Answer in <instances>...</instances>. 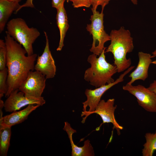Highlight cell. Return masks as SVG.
<instances>
[{
    "label": "cell",
    "instance_id": "28",
    "mask_svg": "<svg viewBox=\"0 0 156 156\" xmlns=\"http://www.w3.org/2000/svg\"><path fill=\"white\" fill-rule=\"evenodd\" d=\"M152 55H151V57L153 58L156 57V49L152 53Z\"/></svg>",
    "mask_w": 156,
    "mask_h": 156
},
{
    "label": "cell",
    "instance_id": "9",
    "mask_svg": "<svg viewBox=\"0 0 156 156\" xmlns=\"http://www.w3.org/2000/svg\"><path fill=\"white\" fill-rule=\"evenodd\" d=\"M45 102L42 96L39 98L27 96L23 92L17 89L12 92L7 97L4 102V107L6 112H12L30 104H36L41 106Z\"/></svg>",
    "mask_w": 156,
    "mask_h": 156
},
{
    "label": "cell",
    "instance_id": "24",
    "mask_svg": "<svg viewBox=\"0 0 156 156\" xmlns=\"http://www.w3.org/2000/svg\"><path fill=\"white\" fill-rule=\"evenodd\" d=\"M52 6L56 9L60 5L64 3L66 0H51Z\"/></svg>",
    "mask_w": 156,
    "mask_h": 156
},
{
    "label": "cell",
    "instance_id": "8",
    "mask_svg": "<svg viewBox=\"0 0 156 156\" xmlns=\"http://www.w3.org/2000/svg\"><path fill=\"white\" fill-rule=\"evenodd\" d=\"M46 79L39 72L31 71L21 84L19 90L23 92L26 96L40 97L45 88Z\"/></svg>",
    "mask_w": 156,
    "mask_h": 156
},
{
    "label": "cell",
    "instance_id": "23",
    "mask_svg": "<svg viewBox=\"0 0 156 156\" xmlns=\"http://www.w3.org/2000/svg\"><path fill=\"white\" fill-rule=\"evenodd\" d=\"M33 0H27L25 3L20 5L19 8L15 12V13H16L20 10L23 7L34 8V5L33 3Z\"/></svg>",
    "mask_w": 156,
    "mask_h": 156
},
{
    "label": "cell",
    "instance_id": "17",
    "mask_svg": "<svg viewBox=\"0 0 156 156\" xmlns=\"http://www.w3.org/2000/svg\"><path fill=\"white\" fill-rule=\"evenodd\" d=\"M11 127L0 128V155L6 156L10 146Z\"/></svg>",
    "mask_w": 156,
    "mask_h": 156
},
{
    "label": "cell",
    "instance_id": "18",
    "mask_svg": "<svg viewBox=\"0 0 156 156\" xmlns=\"http://www.w3.org/2000/svg\"><path fill=\"white\" fill-rule=\"evenodd\" d=\"M146 142L142 149L143 156H152L156 151V130L155 133H147L145 135Z\"/></svg>",
    "mask_w": 156,
    "mask_h": 156
},
{
    "label": "cell",
    "instance_id": "20",
    "mask_svg": "<svg viewBox=\"0 0 156 156\" xmlns=\"http://www.w3.org/2000/svg\"><path fill=\"white\" fill-rule=\"evenodd\" d=\"M7 48L5 41L0 40V70L6 68Z\"/></svg>",
    "mask_w": 156,
    "mask_h": 156
},
{
    "label": "cell",
    "instance_id": "16",
    "mask_svg": "<svg viewBox=\"0 0 156 156\" xmlns=\"http://www.w3.org/2000/svg\"><path fill=\"white\" fill-rule=\"evenodd\" d=\"M20 5L19 2L9 0H0V33L4 30L6 23L13 12Z\"/></svg>",
    "mask_w": 156,
    "mask_h": 156
},
{
    "label": "cell",
    "instance_id": "3",
    "mask_svg": "<svg viewBox=\"0 0 156 156\" xmlns=\"http://www.w3.org/2000/svg\"><path fill=\"white\" fill-rule=\"evenodd\" d=\"M106 48H104L99 57L93 53L89 55L87 59L91 66L85 70L84 78L96 88L114 82L112 77L117 72L116 66L106 60L105 53Z\"/></svg>",
    "mask_w": 156,
    "mask_h": 156
},
{
    "label": "cell",
    "instance_id": "15",
    "mask_svg": "<svg viewBox=\"0 0 156 156\" xmlns=\"http://www.w3.org/2000/svg\"><path fill=\"white\" fill-rule=\"evenodd\" d=\"M56 20L60 33V40L57 51H61L64 47V38L69 27L67 14L64 7V4L56 9Z\"/></svg>",
    "mask_w": 156,
    "mask_h": 156
},
{
    "label": "cell",
    "instance_id": "4",
    "mask_svg": "<svg viewBox=\"0 0 156 156\" xmlns=\"http://www.w3.org/2000/svg\"><path fill=\"white\" fill-rule=\"evenodd\" d=\"M7 29L9 34L25 49L27 55L34 54L33 44L40 35L38 29L29 27L25 21L20 18H14L8 21Z\"/></svg>",
    "mask_w": 156,
    "mask_h": 156
},
{
    "label": "cell",
    "instance_id": "22",
    "mask_svg": "<svg viewBox=\"0 0 156 156\" xmlns=\"http://www.w3.org/2000/svg\"><path fill=\"white\" fill-rule=\"evenodd\" d=\"M104 0H90L91 5L92 6V10H96L98 6L101 5L102 6V10H103Z\"/></svg>",
    "mask_w": 156,
    "mask_h": 156
},
{
    "label": "cell",
    "instance_id": "12",
    "mask_svg": "<svg viewBox=\"0 0 156 156\" xmlns=\"http://www.w3.org/2000/svg\"><path fill=\"white\" fill-rule=\"evenodd\" d=\"M138 55L139 61L137 66L129 76L131 79L127 83L129 85L138 80L144 81L148 76V68L152 62L151 55L142 51L139 52Z\"/></svg>",
    "mask_w": 156,
    "mask_h": 156
},
{
    "label": "cell",
    "instance_id": "19",
    "mask_svg": "<svg viewBox=\"0 0 156 156\" xmlns=\"http://www.w3.org/2000/svg\"><path fill=\"white\" fill-rule=\"evenodd\" d=\"M8 70L7 67L0 70V99L5 95L8 91L7 79Z\"/></svg>",
    "mask_w": 156,
    "mask_h": 156
},
{
    "label": "cell",
    "instance_id": "14",
    "mask_svg": "<svg viewBox=\"0 0 156 156\" xmlns=\"http://www.w3.org/2000/svg\"><path fill=\"white\" fill-rule=\"evenodd\" d=\"M63 129L67 133L70 140L72 148L71 156H94L93 148L90 143L89 140H85L84 142L83 146L81 147L78 146L74 143L73 135L74 133L76 132V131L71 127L68 122H65Z\"/></svg>",
    "mask_w": 156,
    "mask_h": 156
},
{
    "label": "cell",
    "instance_id": "27",
    "mask_svg": "<svg viewBox=\"0 0 156 156\" xmlns=\"http://www.w3.org/2000/svg\"><path fill=\"white\" fill-rule=\"evenodd\" d=\"M110 0H104L103 6L104 8L107 4L108 3L109 1ZM131 1L133 4L135 5H136L137 4V0H131Z\"/></svg>",
    "mask_w": 156,
    "mask_h": 156
},
{
    "label": "cell",
    "instance_id": "5",
    "mask_svg": "<svg viewBox=\"0 0 156 156\" xmlns=\"http://www.w3.org/2000/svg\"><path fill=\"white\" fill-rule=\"evenodd\" d=\"M103 10L101 13L96 10H92L93 14L90 17L91 23L87 24V31L92 35L93 41L90 51L93 54L99 56L105 47L106 42L110 40L109 35L104 30Z\"/></svg>",
    "mask_w": 156,
    "mask_h": 156
},
{
    "label": "cell",
    "instance_id": "1",
    "mask_svg": "<svg viewBox=\"0 0 156 156\" xmlns=\"http://www.w3.org/2000/svg\"><path fill=\"white\" fill-rule=\"evenodd\" d=\"M5 37L7 48L6 66L8 70V91L10 94L19 88L30 72L34 69L37 54L26 55L27 52L22 46L15 41L6 31Z\"/></svg>",
    "mask_w": 156,
    "mask_h": 156
},
{
    "label": "cell",
    "instance_id": "13",
    "mask_svg": "<svg viewBox=\"0 0 156 156\" xmlns=\"http://www.w3.org/2000/svg\"><path fill=\"white\" fill-rule=\"evenodd\" d=\"M40 105L30 104L20 111H14L11 114L3 116L0 119V128L12 127L26 120L29 115Z\"/></svg>",
    "mask_w": 156,
    "mask_h": 156
},
{
    "label": "cell",
    "instance_id": "29",
    "mask_svg": "<svg viewBox=\"0 0 156 156\" xmlns=\"http://www.w3.org/2000/svg\"><path fill=\"white\" fill-rule=\"evenodd\" d=\"M152 64L156 65V60L153 61H152Z\"/></svg>",
    "mask_w": 156,
    "mask_h": 156
},
{
    "label": "cell",
    "instance_id": "11",
    "mask_svg": "<svg viewBox=\"0 0 156 156\" xmlns=\"http://www.w3.org/2000/svg\"><path fill=\"white\" fill-rule=\"evenodd\" d=\"M115 99H109L105 101L101 100L96 107L95 110L92 114H96L101 118L103 121L101 124L112 123L113 125V129H115L118 135L120 134V131L123 129V127L120 125L116 121L114 113L117 107L114 106Z\"/></svg>",
    "mask_w": 156,
    "mask_h": 156
},
{
    "label": "cell",
    "instance_id": "31",
    "mask_svg": "<svg viewBox=\"0 0 156 156\" xmlns=\"http://www.w3.org/2000/svg\"><path fill=\"white\" fill-rule=\"evenodd\" d=\"M67 2H68L69 1V0H66Z\"/></svg>",
    "mask_w": 156,
    "mask_h": 156
},
{
    "label": "cell",
    "instance_id": "21",
    "mask_svg": "<svg viewBox=\"0 0 156 156\" xmlns=\"http://www.w3.org/2000/svg\"><path fill=\"white\" fill-rule=\"evenodd\" d=\"M72 2V5L74 8L84 7L89 8L91 5L90 0H69Z\"/></svg>",
    "mask_w": 156,
    "mask_h": 156
},
{
    "label": "cell",
    "instance_id": "6",
    "mask_svg": "<svg viewBox=\"0 0 156 156\" xmlns=\"http://www.w3.org/2000/svg\"><path fill=\"white\" fill-rule=\"evenodd\" d=\"M134 67V66L130 67L112 83L103 86L94 90L87 89L86 90L85 93L87 97V100L82 103L83 111L82 112L81 116H85L83 118L81 122L82 123L85 122L87 117L95 110L104 93L113 86L123 81L125 77Z\"/></svg>",
    "mask_w": 156,
    "mask_h": 156
},
{
    "label": "cell",
    "instance_id": "2",
    "mask_svg": "<svg viewBox=\"0 0 156 156\" xmlns=\"http://www.w3.org/2000/svg\"><path fill=\"white\" fill-rule=\"evenodd\" d=\"M109 36L111 43L105 53H112L117 72H123L129 68L131 64V59H127L126 55L133 49V39L130 31L123 27L118 30H112Z\"/></svg>",
    "mask_w": 156,
    "mask_h": 156
},
{
    "label": "cell",
    "instance_id": "26",
    "mask_svg": "<svg viewBox=\"0 0 156 156\" xmlns=\"http://www.w3.org/2000/svg\"><path fill=\"white\" fill-rule=\"evenodd\" d=\"M4 102L2 100L0 99V119L3 117L2 109L4 107Z\"/></svg>",
    "mask_w": 156,
    "mask_h": 156
},
{
    "label": "cell",
    "instance_id": "25",
    "mask_svg": "<svg viewBox=\"0 0 156 156\" xmlns=\"http://www.w3.org/2000/svg\"><path fill=\"white\" fill-rule=\"evenodd\" d=\"M148 88L153 92L156 95V79L150 84Z\"/></svg>",
    "mask_w": 156,
    "mask_h": 156
},
{
    "label": "cell",
    "instance_id": "30",
    "mask_svg": "<svg viewBox=\"0 0 156 156\" xmlns=\"http://www.w3.org/2000/svg\"><path fill=\"white\" fill-rule=\"evenodd\" d=\"M10 1H16L18 2H20L21 0H9Z\"/></svg>",
    "mask_w": 156,
    "mask_h": 156
},
{
    "label": "cell",
    "instance_id": "7",
    "mask_svg": "<svg viewBox=\"0 0 156 156\" xmlns=\"http://www.w3.org/2000/svg\"><path fill=\"white\" fill-rule=\"evenodd\" d=\"M122 89L134 96L138 105L146 111L156 113V95L148 88L141 85L134 86L127 83Z\"/></svg>",
    "mask_w": 156,
    "mask_h": 156
},
{
    "label": "cell",
    "instance_id": "10",
    "mask_svg": "<svg viewBox=\"0 0 156 156\" xmlns=\"http://www.w3.org/2000/svg\"><path fill=\"white\" fill-rule=\"evenodd\" d=\"M46 44L44 51L40 56H38L35 65L34 69L44 76L46 79L54 77L56 72L55 61L50 51L48 36L44 31Z\"/></svg>",
    "mask_w": 156,
    "mask_h": 156
}]
</instances>
